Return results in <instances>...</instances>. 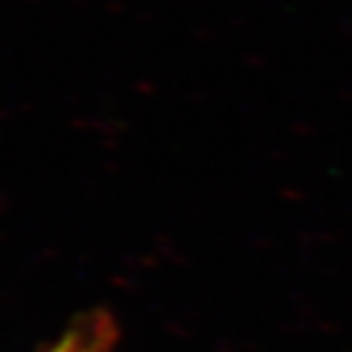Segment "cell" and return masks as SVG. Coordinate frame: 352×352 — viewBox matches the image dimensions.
<instances>
[{"instance_id":"cell-1","label":"cell","mask_w":352,"mask_h":352,"mask_svg":"<svg viewBox=\"0 0 352 352\" xmlns=\"http://www.w3.org/2000/svg\"><path fill=\"white\" fill-rule=\"evenodd\" d=\"M116 325L105 314L83 316L47 352H113Z\"/></svg>"}]
</instances>
